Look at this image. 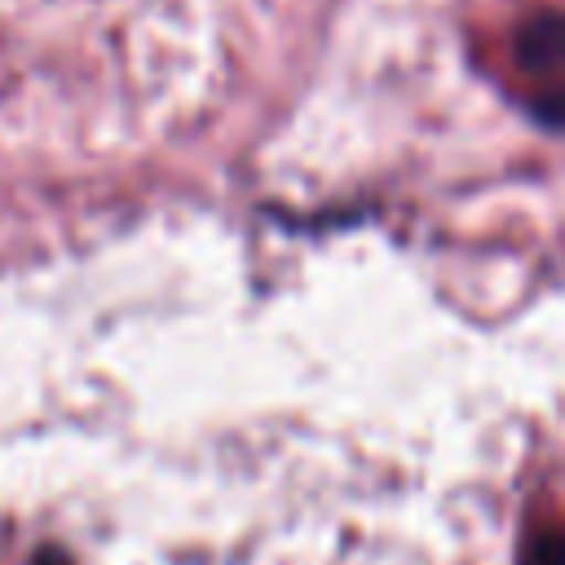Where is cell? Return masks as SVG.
Wrapping results in <instances>:
<instances>
[{
    "label": "cell",
    "instance_id": "obj_1",
    "mask_svg": "<svg viewBox=\"0 0 565 565\" xmlns=\"http://www.w3.org/2000/svg\"><path fill=\"white\" fill-rule=\"evenodd\" d=\"M516 62L539 75V79H552V97L539 102V115L552 119V124H565V13H534L516 26Z\"/></svg>",
    "mask_w": 565,
    "mask_h": 565
},
{
    "label": "cell",
    "instance_id": "obj_2",
    "mask_svg": "<svg viewBox=\"0 0 565 565\" xmlns=\"http://www.w3.org/2000/svg\"><path fill=\"white\" fill-rule=\"evenodd\" d=\"M521 565H565V525L534 530L530 543H525Z\"/></svg>",
    "mask_w": 565,
    "mask_h": 565
},
{
    "label": "cell",
    "instance_id": "obj_3",
    "mask_svg": "<svg viewBox=\"0 0 565 565\" xmlns=\"http://www.w3.org/2000/svg\"><path fill=\"white\" fill-rule=\"evenodd\" d=\"M35 565H71V561H66L62 552H40V556H35Z\"/></svg>",
    "mask_w": 565,
    "mask_h": 565
}]
</instances>
